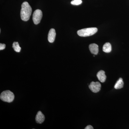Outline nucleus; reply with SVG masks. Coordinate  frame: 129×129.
I'll use <instances>...</instances> for the list:
<instances>
[{"label": "nucleus", "mask_w": 129, "mask_h": 129, "mask_svg": "<svg viewBox=\"0 0 129 129\" xmlns=\"http://www.w3.org/2000/svg\"><path fill=\"white\" fill-rule=\"evenodd\" d=\"M32 9L29 4L27 2H24L21 5V17L22 20L27 21L29 20Z\"/></svg>", "instance_id": "f257e3e1"}, {"label": "nucleus", "mask_w": 129, "mask_h": 129, "mask_svg": "<svg viewBox=\"0 0 129 129\" xmlns=\"http://www.w3.org/2000/svg\"><path fill=\"white\" fill-rule=\"evenodd\" d=\"M97 31L98 29L96 28H86L78 30L77 34L81 37H88L95 34Z\"/></svg>", "instance_id": "f03ea898"}, {"label": "nucleus", "mask_w": 129, "mask_h": 129, "mask_svg": "<svg viewBox=\"0 0 129 129\" xmlns=\"http://www.w3.org/2000/svg\"><path fill=\"white\" fill-rule=\"evenodd\" d=\"M1 100L5 102L11 103L13 101L14 95L13 92L10 90H6L2 92L0 96Z\"/></svg>", "instance_id": "7ed1b4c3"}, {"label": "nucleus", "mask_w": 129, "mask_h": 129, "mask_svg": "<svg viewBox=\"0 0 129 129\" xmlns=\"http://www.w3.org/2000/svg\"><path fill=\"white\" fill-rule=\"evenodd\" d=\"M42 17V12L41 10L37 9L33 14V22L35 24H38L40 22Z\"/></svg>", "instance_id": "20e7f679"}, {"label": "nucleus", "mask_w": 129, "mask_h": 129, "mask_svg": "<svg viewBox=\"0 0 129 129\" xmlns=\"http://www.w3.org/2000/svg\"><path fill=\"white\" fill-rule=\"evenodd\" d=\"M101 85L99 82H94V81H92L89 86L90 89L92 92L94 93L99 92L101 90Z\"/></svg>", "instance_id": "39448f33"}, {"label": "nucleus", "mask_w": 129, "mask_h": 129, "mask_svg": "<svg viewBox=\"0 0 129 129\" xmlns=\"http://www.w3.org/2000/svg\"><path fill=\"white\" fill-rule=\"evenodd\" d=\"M56 33L54 29L52 28L50 29L48 34V41L50 43L54 42L55 39Z\"/></svg>", "instance_id": "423d86ee"}, {"label": "nucleus", "mask_w": 129, "mask_h": 129, "mask_svg": "<svg viewBox=\"0 0 129 129\" xmlns=\"http://www.w3.org/2000/svg\"><path fill=\"white\" fill-rule=\"evenodd\" d=\"M89 49L91 53L94 55H97L99 52L98 46L96 44H91L89 46Z\"/></svg>", "instance_id": "0eeeda50"}, {"label": "nucleus", "mask_w": 129, "mask_h": 129, "mask_svg": "<svg viewBox=\"0 0 129 129\" xmlns=\"http://www.w3.org/2000/svg\"><path fill=\"white\" fill-rule=\"evenodd\" d=\"M45 120V115L41 111H39L36 117V120L38 123L41 124Z\"/></svg>", "instance_id": "6e6552de"}, {"label": "nucleus", "mask_w": 129, "mask_h": 129, "mask_svg": "<svg viewBox=\"0 0 129 129\" xmlns=\"http://www.w3.org/2000/svg\"><path fill=\"white\" fill-rule=\"evenodd\" d=\"M96 76L98 80L102 83H104L106 81L107 77L105 75V72L103 70H101L98 72Z\"/></svg>", "instance_id": "1a4fd4ad"}, {"label": "nucleus", "mask_w": 129, "mask_h": 129, "mask_svg": "<svg viewBox=\"0 0 129 129\" xmlns=\"http://www.w3.org/2000/svg\"><path fill=\"white\" fill-rule=\"evenodd\" d=\"M103 50L106 53H109L112 51V46L111 44L109 42H107L104 44L103 47Z\"/></svg>", "instance_id": "9d476101"}, {"label": "nucleus", "mask_w": 129, "mask_h": 129, "mask_svg": "<svg viewBox=\"0 0 129 129\" xmlns=\"http://www.w3.org/2000/svg\"><path fill=\"white\" fill-rule=\"evenodd\" d=\"M123 85L124 83L123 79L122 78H120L115 84V85L114 86V88L116 89H121L123 88Z\"/></svg>", "instance_id": "9b49d317"}, {"label": "nucleus", "mask_w": 129, "mask_h": 129, "mask_svg": "<svg viewBox=\"0 0 129 129\" xmlns=\"http://www.w3.org/2000/svg\"><path fill=\"white\" fill-rule=\"evenodd\" d=\"M12 47L16 52H19L21 50V47L19 46V44L18 42H14L13 44Z\"/></svg>", "instance_id": "f8f14e48"}, {"label": "nucleus", "mask_w": 129, "mask_h": 129, "mask_svg": "<svg viewBox=\"0 0 129 129\" xmlns=\"http://www.w3.org/2000/svg\"><path fill=\"white\" fill-rule=\"evenodd\" d=\"M82 3V1L81 0H73L71 2V3L72 5L78 6L81 5Z\"/></svg>", "instance_id": "ddd939ff"}, {"label": "nucleus", "mask_w": 129, "mask_h": 129, "mask_svg": "<svg viewBox=\"0 0 129 129\" xmlns=\"http://www.w3.org/2000/svg\"><path fill=\"white\" fill-rule=\"evenodd\" d=\"M6 48V45L5 44H0V50H4Z\"/></svg>", "instance_id": "4468645a"}, {"label": "nucleus", "mask_w": 129, "mask_h": 129, "mask_svg": "<svg viewBox=\"0 0 129 129\" xmlns=\"http://www.w3.org/2000/svg\"><path fill=\"white\" fill-rule=\"evenodd\" d=\"M85 129H93V127L91 125H88L85 127Z\"/></svg>", "instance_id": "2eb2a0df"}]
</instances>
